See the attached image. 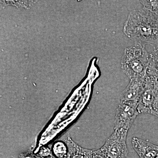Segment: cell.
I'll use <instances>...</instances> for the list:
<instances>
[{
	"instance_id": "cell-1",
	"label": "cell",
	"mask_w": 158,
	"mask_h": 158,
	"mask_svg": "<svg viewBox=\"0 0 158 158\" xmlns=\"http://www.w3.org/2000/svg\"><path fill=\"white\" fill-rule=\"evenodd\" d=\"M123 31L136 44L158 47V14L144 8L133 10L125 23Z\"/></svg>"
},
{
	"instance_id": "cell-2",
	"label": "cell",
	"mask_w": 158,
	"mask_h": 158,
	"mask_svg": "<svg viewBox=\"0 0 158 158\" xmlns=\"http://www.w3.org/2000/svg\"><path fill=\"white\" fill-rule=\"evenodd\" d=\"M150 62V55L145 46L136 44L125 49L121 59V69L130 80L144 78Z\"/></svg>"
},
{
	"instance_id": "cell-3",
	"label": "cell",
	"mask_w": 158,
	"mask_h": 158,
	"mask_svg": "<svg viewBox=\"0 0 158 158\" xmlns=\"http://www.w3.org/2000/svg\"><path fill=\"white\" fill-rule=\"evenodd\" d=\"M139 114L147 113L158 117V76L149 66L138 102Z\"/></svg>"
},
{
	"instance_id": "cell-4",
	"label": "cell",
	"mask_w": 158,
	"mask_h": 158,
	"mask_svg": "<svg viewBox=\"0 0 158 158\" xmlns=\"http://www.w3.org/2000/svg\"><path fill=\"white\" fill-rule=\"evenodd\" d=\"M127 131L114 130L99 152L106 158H127Z\"/></svg>"
},
{
	"instance_id": "cell-5",
	"label": "cell",
	"mask_w": 158,
	"mask_h": 158,
	"mask_svg": "<svg viewBox=\"0 0 158 158\" xmlns=\"http://www.w3.org/2000/svg\"><path fill=\"white\" fill-rule=\"evenodd\" d=\"M138 102H119L115 116L114 130H124L128 131L138 113Z\"/></svg>"
},
{
	"instance_id": "cell-6",
	"label": "cell",
	"mask_w": 158,
	"mask_h": 158,
	"mask_svg": "<svg viewBox=\"0 0 158 158\" xmlns=\"http://www.w3.org/2000/svg\"><path fill=\"white\" fill-rule=\"evenodd\" d=\"M144 78L130 80V83L119 97V102H139L143 90Z\"/></svg>"
},
{
	"instance_id": "cell-7",
	"label": "cell",
	"mask_w": 158,
	"mask_h": 158,
	"mask_svg": "<svg viewBox=\"0 0 158 158\" xmlns=\"http://www.w3.org/2000/svg\"><path fill=\"white\" fill-rule=\"evenodd\" d=\"M132 145L140 158H156L158 155V146L136 137L132 140Z\"/></svg>"
},
{
	"instance_id": "cell-8",
	"label": "cell",
	"mask_w": 158,
	"mask_h": 158,
	"mask_svg": "<svg viewBox=\"0 0 158 158\" xmlns=\"http://www.w3.org/2000/svg\"><path fill=\"white\" fill-rule=\"evenodd\" d=\"M149 66L158 76V47L154 48L150 54Z\"/></svg>"
},
{
	"instance_id": "cell-9",
	"label": "cell",
	"mask_w": 158,
	"mask_h": 158,
	"mask_svg": "<svg viewBox=\"0 0 158 158\" xmlns=\"http://www.w3.org/2000/svg\"><path fill=\"white\" fill-rule=\"evenodd\" d=\"M54 152L58 157L63 156L66 152V148L64 144L62 142H58L54 147Z\"/></svg>"
},
{
	"instance_id": "cell-10",
	"label": "cell",
	"mask_w": 158,
	"mask_h": 158,
	"mask_svg": "<svg viewBox=\"0 0 158 158\" xmlns=\"http://www.w3.org/2000/svg\"><path fill=\"white\" fill-rule=\"evenodd\" d=\"M49 150L48 148H43L40 152V154L41 155V156H48V155L49 154Z\"/></svg>"
},
{
	"instance_id": "cell-11",
	"label": "cell",
	"mask_w": 158,
	"mask_h": 158,
	"mask_svg": "<svg viewBox=\"0 0 158 158\" xmlns=\"http://www.w3.org/2000/svg\"><path fill=\"white\" fill-rule=\"evenodd\" d=\"M91 158H106L104 156L102 155V154L99 152V151L94 153Z\"/></svg>"
},
{
	"instance_id": "cell-12",
	"label": "cell",
	"mask_w": 158,
	"mask_h": 158,
	"mask_svg": "<svg viewBox=\"0 0 158 158\" xmlns=\"http://www.w3.org/2000/svg\"><path fill=\"white\" fill-rule=\"evenodd\" d=\"M73 158H84V157L81 155H77L74 156Z\"/></svg>"
},
{
	"instance_id": "cell-13",
	"label": "cell",
	"mask_w": 158,
	"mask_h": 158,
	"mask_svg": "<svg viewBox=\"0 0 158 158\" xmlns=\"http://www.w3.org/2000/svg\"><path fill=\"white\" fill-rule=\"evenodd\" d=\"M156 158H158V155L156 157Z\"/></svg>"
}]
</instances>
